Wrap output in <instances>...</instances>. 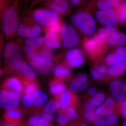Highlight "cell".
<instances>
[{
	"mask_svg": "<svg viewBox=\"0 0 126 126\" xmlns=\"http://www.w3.org/2000/svg\"><path fill=\"white\" fill-rule=\"evenodd\" d=\"M7 115L9 118L13 120L19 119L22 116L21 113L19 112L12 110H10L7 111Z\"/></svg>",
	"mask_w": 126,
	"mask_h": 126,
	"instance_id": "38",
	"label": "cell"
},
{
	"mask_svg": "<svg viewBox=\"0 0 126 126\" xmlns=\"http://www.w3.org/2000/svg\"><path fill=\"white\" fill-rule=\"evenodd\" d=\"M114 10L119 22L122 24H126V11L122 4Z\"/></svg>",
	"mask_w": 126,
	"mask_h": 126,
	"instance_id": "29",
	"label": "cell"
},
{
	"mask_svg": "<svg viewBox=\"0 0 126 126\" xmlns=\"http://www.w3.org/2000/svg\"><path fill=\"white\" fill-rule=\"evenodd\" d=\"M123 117L124 118V119L126 120V113H124L123 115H122Z\"/></svg>",
	"mask_w": 126,
	"mask_h": 126,
	"instance_id": "54",
	"label": "cell"
},
{
	"mask_svg": "<svg viewBox=\"0 0 126 126\" xmlns=\"http://www.w3.org/2000/svg\"><path fill=\"white\" fill-rule=\"evenodd\" d=\"M124 0H93L91 5L100 11L116 9Z\"/></svg>",
	"mask_w": 126,
	"mask_h": 126,
	"instance_id": "14",
	"label": "cell"
},
{
	"mask_svg": "<svg viewBox=\"0 0 126 126\" xmlns=\"http://www.w3.org/2000/svg\"><path fill=\"white\" fill-rule=\"evenodd\" d=\"M20 1L15 0L1 15V28L2 33L9 39L15 36L19 21Z\"/></svg>",
	"mask_w": 126,
	"mask_h": 126,
	"instance_id": "1",
	"label": "cell"
},
{
	"mask_svg": "<svg viewBox=\"0 0 126 126\" xmlns=\"http://www.w3.org/2000/svg\"><path fill=\"white\" fill-rule=\"evenodd\" d=\"M61 36L63 45L67 48H73L79 45L80 42L79 37L74 27L69 24H63L61 27Z\"/></svg>",
	"mask_w": 126,
	"mask_h": 126,
	"instance_id": "6",
	"label": "cell"
},
{
	"mask_svg": "<svg viewBox=\"0 0 126 126\" xmlns=\"http://www.w3.org/2000/svg\"><path fill=\"white\" fill-rule=\"evenodd\" d=\"M98 115L96 112V110L94 109L86 111V112L84 115V118L89 121H94L96 118H97Z\"/></svg>",
	"mask_w": 126,
	"mask_h": 126,
	"instance_id": "34",
	"label": "cell"
},
{
	"mask_svg": "<svg viewBox=\"0 0 126 126\" xmlns=\"http://www.w3.org/2000/svg\"><path fill=\"white\" fill-rule=\"evenodd\" d=\"M44 41V38L41 36L28 38L24 41L23 46L30 48L39 49L43 46Z\"/></svg>",
	"mask_w": 126,
	"mask_h": 126,
	"instance_id": "19",
	"label": "cell"
},
{
	"mask_svg": "<svg viewBox=\"0 0 126 126\" xmlns=\"http://www.w3.org/2000/svg\"><path fill=\"white\" fill-rule=\"evenodd\" d=\"M29 126H50V123L44 116L36 115L32 117L29 121Z\"/></svg>",
	"mask_w": 126,
	"mask_h": 126,
	"instance_id": "22",
	"label": "cell"
},
{
	"mask_svg": "<svg viewBox=\"0 0 126 126\" xmlns=\"http://www.w3.org/2000/svg\"><path fill=\"white\" fill-rule=\"evenodd\" d=\"M122 4L124 6L126 11V0H124L123 2H122Z\"/></svg>",
	"mask_w": 126,
	"mask_h": 126,
	"instance_id": "50",
	"label": "cell"
},
{
	"mask_svg": "<svg viewBox=\"0 0 126 126\" xmlns=\"http://www.w3.org/2000/svg\"><path fill=\"white\" fill-rule=\"evenodd\" d=\"M66 115L70 118L71 119H75L78 117L76 111L73 107H70L68 109Z\"/></svg>",
	"mask_w": 126,
	"mask_h": 126,
	"instance_id": "42",
	"label": "cell"
},
{
	"mask_svg": "<svg viewBox=\"0 0 126 126\" xmlns=\"http://www.w3.org/2000/svg\"><path fill=\"white\" fill-rule=\"evenodd\" d=\"M103 40L97 35L90 39H86L83 42V47L89 54L92 55L96 54L104 48Z\"/></svg>",
	"mask_w": 126,
	"mask_h": 126,
	"instance_id": "11",
	"label": "cell"
},
{
	"mask_svg": "<svg viewBox=\"0 0 126 126\" xmlns=\"http://www.w3.org/2000/svg\"></svg>",
	"mask_w": 126,
	"mask_h": 126,
	"instance_id": "56",
	"label": "cell"
},
{
	"mask_svg": "<svg viewBox=\"0 0 126 126\" xmlns=\"http://www.w3.org/2000/svg\"><path fill=\"white\" fill-rule=\"evenodd\" d=\"M48 0H31V4L30 7L31 8V7L34 6H35V5H37V4H38L40 2H42V1L46 2V1H47Z\"/></svg>",
	"mask_w": 126,
	"mask_h": 126,
	"instance_id": "46",
	"label": "cell"
},
{
	"mask_svg": "<svg viewBox=\"0 0 126 126\" xmlns=\"http://www.w3.org/2000/svg\"><path fill=\"white\" fill-rule=\"evenodd\" d=\"M70 0L72 5L74 6H77L80 4L82 0Z\"/></svg>",
	"mask_w": 126,
	"mask_h": 126,
	"instance_id": "48",
	"label": "cell"
},
{
	"mask_svg": "<svg viewBox=\"0 0 126 126\" xmlns=\"http://www.w3.org/2000/svg\"><path fill=\"white\" fill-rule=\"evenodd\" d=\"M97 35L99 39L102 40L105 39L109 37L107 32L106 31L105 28H103L99 29Z\"/></svg>",
	"mask_w": 126,
	"mask_h": 126,
	"instance_id": "40",
	"label": "cell"
},
{
	"mask_svg": "<svg viewBox=\"0 0 126 126\" xmlns=\"http://www.w3.org/2000/svg\"><path fill=\"white\" fill-rule=\"evenodd\" d=\"M65 88V85L63 83L56 84L50 87V91L53 94H57L63 91Z\"/></svg>",
	"mask_w": 126,
	"mask_h": 126,
	"instance_id": "35",
	"label": "cell"
},
{
	"mask_svg": "<svg viewBox=\"0 0 126 126\" xmlns=\"http://www.w3.org/2000/svg\"><path fill=\"white\" fill-rule=\"evenodd\" d=\"M22 102L24 106L27 107H31L35 106L33 94H26L23 98Z\"/></svg>",
	"mask_w": 126,
	"mask_h": 126,
	"instance_id": "33",
	"label": "cell"
},
{
	"mask_svg": "<svg viewBox=\"0 0 126 126\" xmlns=\"http://www.w3.org/2000/svg\"><path fill=\"white\" fill-rule=\"evenodd\" d=\"M59 14L50 9H40L29 12V16L36 24L46 29L59 22Z\"/></svg>",
	"mask_w": 126,
	"mask_h": 126,
	"instance_id": "3",
	"label": "cell"
},
{
	"mask_svg": "<svg viewBox=\"0 0 126 126\" xmlns=\"http://www.w3.org/2000/svg\"><path fill=\"white\" fill-rule=\"evenodd\" d=\"M104 28L108 33L109 38L112 36L113 35L117 33V30L114 26H106Z\"/></svg>",
	"mask_w": 126,
	"mask_h": 126,
	"instance_id": "41",
	"label": "cell"
},
{
	"mask_svg": "<svg viewBox=\"0 0 126 126\" xmlns=\"http://www.w3.org/2000/svg\"><path fill=\"white\" fill-rule=\"evenodd\" d=\"M122 126H126V120L123 122L122 124Z\"/></svg>",
	"mask_w": 126,
	"mask_h": 126,
	"instance_id": "53",
	"label": "cell"
},
{
	"mask_svg": "<svg viewBox=\"0 0 126 126\" xmlns=\"http://www.w3.org/2000/svg\"><path fill=\"white\" fill-rule=\"evenodd\" d=\"M96 89L94 88H91L87 90L88 94L91 95H94L97 93Z\"/></svg>",
	"mask_w": 126,
	"mask_h": 126,
	"instance_id": "47",
	"label": "cell"
},
{
	"mask_svg": "<svg viewBox=\"0 0 126 126\" xmlns=\"http://www.w3.org/2000/svg\"><path fill=\"white\" fill-rule=\"evenodd\" d=\"M54 74L56 77L64 78L70 76L71 74V72L69 69L65 67L60 66L55 69Z\"/></svg>",
	"mask_w": 126,
	"mask_h": 126,
	"instance_id": "30",
	"label": "cell"
},
{
	"mask_svg": "<svg viewBox=\"0 0 126 126\" xmlns=\"http://www.w3.org/2000/svg\"><path fill=\"white\" fill-rule=\"evenodd\" d=\"M2 126H14L12 124H8V123H5L2 125Z\"/></svg>",
	"mask_w": 126,
	"mask_h": 126,
	"instance_id": "52",
	"label": "cell"
},
{
	"mask_svg": "<svg viewBox=\"0 0 126 126\" xmlns=\"http://www.w3.org/2000/svg\"><path fill=\"white\" fill-rule=\"evenodd\" d=\"M61 27L60 22L59 21L53 25L46 28V31L58 34L61 31Z\"/></svg>",
	"mask_w": 126,
	"mask_h": 126,
	"instance_id": "39",
	"label": "cell"
},
{
	"mask_svg": "<svg viewBox=\"0 0 126 126\" xmlns=\"http://www.w3.org/2000/svg\"><path fill=\"white\" fill-rule=\"evenodd\" d=\"M72 24L82 34L90 35L97 28L95 20L89 11L80 10L75 12L71 16Z\"/></svg>",
	"mask_w": 126,
	"mask_h": 126,
	"instance_id": "2",
	"label": "cell"
},
{
	"mask_svg": "<svg viewBox=\"0 0 126 126\" xmlns=\"http://www.w3.org/2000/svg\"><path fill=\"white\" fill-rule=\"evenodd\" d=\"M21 47L23 48V50L25 52L26 56L28 59L32 60L38 56V49L30 48L24 46H22Z\"/></svg>",
	"mask_w": 126,
	"mask_h": 126,
	"instance_id": "31",
	"label": "cell"
},
{
	"mask_svg": "<svg viewBox=\"0 0 126 126\" xmlns=\"http://www.w3.org/2000/svg\"><path fill=\"white\" fill-rule=\"evenodd\" d=\"M98 115L101 116H108L114 113L113 107L104 102L96 110Z\"/></svg>",
	"mask_w": 126,
	"mask_h": 126,
	"instance_id": "27",
	"label": "cell"
},
{
	"mask_svg": "<svg viewBox=\"0 0 126 126\" xmlns=\"http://www.w3.org/2000/svg\"><path fill=\"white\" fill-rule=\"evenodd\" d=\"M79 126H89V125H88L87 124L84 123H81L79 124Z\"/></svg>",
	"mask_w": 126,
	"mask_h": 126,
	"instance_id": "51",
	"label": "cell"
},
{
	"mask_svg": "<svg viewBox=\"0 0 126 126\" xmlns=\"http://www.w3.org/2000/svg\"><path fill=\"white\" fill-rule=\"evenodd\" d=\"M30 65L35 72L40 74H49L55 69V64L50 59L37 57L31 60Z\"/></svg>",
	"mask_w": 126,
	"mask_h": 126,
	"instance_id": "7",
	"label": "cell"
},
{
	"mask_svg": "<svg viewBox=\"0 0 126 126\" xmlns=\"http://www.w3.org/2000/svg\"><path fill=\"white\" fill-rule=\"evenodd\" d=\"M113 54L118 64L126 62V47L123 46L118 47Z\"/></svg>",
	"mask_w": 126,
	"mask_h": 126,
	"instance_id": "26",
	"label": "cell"
},
{
	"mask_svg": "<svg viewBox=\"0 0 126 126\" xmlns=\"http://www.w3.org/2000/svg\"><path fill=\"white\" fill-rule=\"evenodd\" d=\"M60 107L57 101L51 100L47 103L43 109L44 116L48 121H52L55 118L54 112Z\"/></svg>",
	"mask_w": 126,
	"mask_h": 126,
	"instance_id": "16",
	"label": "cell"
},
{
	"mask_svg": "<svg viewBox=\"0 0 126 126\" xmlns=\"http://www.w3.org/2000/svg\"><path fill=\"white\" fill-rule=\"evenodd\" d=\"M35 106H41L45 103L48 99V96L43 91L37 90L35 91L33 94Z\"/></svg>",
	"mask_w": 126,
	"mask_h": 126,
	"instance_id": "24",
	"label": "cell"
},
{
	"mask_svg": "<svg viewBox=\"0 0 126 126\" xmlns=\"http://www.w3.org/2000/svg\"><path fill=\"white\" fill-rule=\"evenodd\" d=\"M24 1L25 2V10L29 2L31 1V0H24Z\"/></svg>",
	"mask_w": 126,
	"mask_h": 126,
	"instance_id": "49",
	"label": "cell"
},
{
	"mask_svg": "<svg viewBox=\"0 0 126 126\" xmlns=\"http://www.w3.org/2000/svg\"><path fill=\"white\" fill-rule=\"evenodd\" d=\"M4 54L9 69L16 70L23 61L21 49L19 46L14 41L7 42L4 47Z\"/></svg>",
	"mask_w": 126,
	"mask_h": 126,
	"instance_id": "4",
	"label": "cell"
},
{
	"mask_svg": "<svg viewBox=\"0 0 126 126\" xmlns=\"http://www.w3.org/2000/svg\"><path fill=\"white\" fill-rule=\"evenodd\" d=\"M13 0V1H14V0ZM19 0V1H21V0H23L24 1V0Z\"/></svg>",
	"mask_w": 126,
	"mask_h": 126,
	"instance_id": "55",
	"label": "cell"
},
{
	"mask_svg": "<svg viewBox=\"0 0 126 126\" xmlns=\"http://www.w3.org/2000/svg\"><path fill=\"white\" fill-rule=\"evenodd\" d=\"M45 6L46 9H50L57 12L59 14H64L68 13L69 10L64 7L63 6L52 0H48L45 2Z\"/></svg>",
	"mask_w": 126,
	"mask_h": 126,
	"instance_id": "23",
	"label": "cell"
},
{
	"mask_svg": "<svg viewBox=\"0 0 126 126\" xmlns=\"http://www.w3.org/2000/svg\"><path fill=\"white\" fill-rule=\"evenodd\" d=\"M16 71L29 81H34L36 79V75L34 70L31 66L25 61H23Z\"/></svg>",
	"mask_w": 126,
	"mask_h": 126,
	"instance_id": "15",
	"label": "cell"
},
{
	"mask_svg": "<svg viewBox=\"0 0 126 126\" xmlns=\"http://www.w3.org/2000/svg\"><path fill=\"white\" fill-rule=\"evenodd\" d=\"M87 75L84 73L79 75L72 81L69 86L70 90L74 92H82L86 89L88 86Z\"/></svg>",
	"mask_w": 126,
	"mask_h": 126,
	"instance_id": "13",
	"label": "cell"
},
{
	"mask_svg": "<svg viewBox=\"0 0 126 126\" xmlns=\"http://www.w3.org/2000/svg\"><path fill=\"white\" fill-rule=\"evenodd\" d=\"M111 93L116 101H122L124 100L126 92V83L121 79H116L110 83Z\"/></svg>",
	"mask_w": 126,
	"mask_h": 126,
	"instance_id": "12",
	"label": "cell"
},
{
	"mask_svg": "<svg viewBox=\"0 0 126 126\" xmlns=\"http://www.w3.org/2000/svg\"><path fill=\"white\" fill-rule=\"evenodd\" d=\"M23 23L19 24L16 34L22 38H28L39 36L42 32L40 26L36 24L28 15Z\"/></svg>",
	"mask_w": 126,
	"mask_h": 126,
	"instance_id": "5",
	"label": "cell"
},
{
	"mask_svg": "<svg viewBox=\"0 0 126 126\" xmlns=\"http://www.w3.org/2000/svg\"><path fill=\"white\" fill-rule=\"evenodd\" d=\"M6 86L13 92L19 93L22 91V86L21 82L16 77H13L8 79L6 82Z\"/></svg>",
	"mask_w": 126,
	"mask_h": 126,
	"instance_id": "25",
	"label": "cell"
},
{
	"mask_svg": "<svg viewBox=\"0 0 126 126\" xmlns=\"http://www.w3.org/2000/svg\"><path fill=\"white\" fill-rule=\"evenodd\" d=\"M106 96L102 92L97 93L94 95L89 101V104L93 107H97L101 105L105 100Z\"/></svg>",
	"mask_w": 126,
	"mask_h": 126,
	"instance_id": "28",
	"label": "cell"
},
{
	"mask_svg": "<svg viewBox=\"0 0 126 126\" xmlns=\"http://www.w3.org/2000/svg\"><path fill=\"white\" fill-rule=\"evenodd\" d=\"M97 20L102 24L115 26L118 24V18L114 9L98 11L95 13Z\"/></svg>",
	"mask_w": 126,
	"mask_h": 126,
	"instance_id": "9",
	"label": "cell"
},
{
	"mask_svg": "<svg viewBox=\"0 0 126 126\" xmlns=\"http://www.w3.org/2000/svg\"><path fill=\"white\" fill-rule=\"evenodd\" d=\"M107 69L105 65L96 66L92 69L90 72L91 77L94 80L102 78L107 73Z\"/></svg>",
	"mask_w": 126,
	"mask_h": 126,
	"instance_id": "21",
	"label": "cell"
},
{
	"mask_svg": "<svg viewBox=\"0 0 126 126\" xmlns=\"http://www.w3.org/2000/svg\"><path fill=\"white\" fill-rule=\"evenodd\" d=\"M70 99V94L68 91H65L61 95L60 107L64 109L67 108L69 104Z\"/></svg>",
	"mask_w": 126,
	"mask_h": 126,
	"instance_id": "32",
	"label": "cell"
},
{
	"mask_svg": "<svg viewBox=\"0 0 126 126\" xmlns=\"http://www.w3.org/2000/svg\"><path fill=\"white\" fill-rule=\"evenodd\" d=\"M65 59L69 66L73 68L81 67L85 61L83 53L78 48H74L68 51L65 54Z\"/></svg>",
	"mask_w": 126,
	"mask_h": 126,
	"instance_id": "10",
	"label": "cell"
},
{
	"mask_svg": "<svg viewBox=\"0 0 126 126\" xmlns=\"http://www.w3.org/2000/svg\"><path fill=\"white\" fill-rule=\"evenodd\" d=\"M106 121L107 125L108 126H116L118 122L117 116L113 114L109 115L106 118Z\"/></svg>",
	"mask_w": 126,
	"mask_h": 126,
	"instance_id": "37",
	"label": "cell"
},
{
	"mask_svg": "<svg viewBox=\"0 0 126 126\" xmlns=\"http://www.w3.org/2000/svg\"><path fill=\"white\" fill-rule=\"evenodd\" d=\"M94 126H107L106 120L100 118H97L94 121Z\"/></svg>",
	"mask_w": 126,
	"mask_h": 126,
	"instance_id": "43",
	"label": "cell"
},
{
	"mask_svg": "<svg viewBox=\"0 0 126 126\" xmlns=\"http://www.w3.org/2000/svg\"><path fill=\"white\" fill-rule=\"evenodd\" d=\"M121 113L122 115L126 113V99L123 100L121 103Z\"/></svg>",
	"mask_w": 126,
	"mask_h": 126,
	"instance_id": "45",
	"label": "cell"
},
{
	"mask_svg": "<svg viewBox=\"0 0 126 126\" xmlns=\"http://www.w3.org/2000/svg\"><path fill=\"white\" fill-rule=\"evenodd\" d=\"M45 43L49 48L58 49L61 47L58 34L46 31L44 37Z\"/></svg>",
	"mask_w": 126,
	"mask_h": 126,
	"instance_id": "17",
	"label": "cell"
},
{
	"mask_svg": "<svg viewBox=\"0 0 126 126\" xmlns=\"http://www.w3.org/2000/svg\"><path fill=\"white\" fill-rule=\"evenodd\" d=\"M21 101L18 93L1 90L0 92V106L5 109H13L18 107Z\"/></svg>",
	"mask_w": 126,
	"mask_h": 126,
	"instance_id": "8",
	"label": "cell"
},
{
	"mask_svg": "<svg viewBox=\"0 0 126 126\" xmlns=\"http://www.w3.org/2000/svg\"><path fill=\"white\" fill-rule=\"evenodd\" d=\"M126 71V62L112 66L108 70L110 76L117 77L121 76Z\"/></svg>",
	"mask_w": 126,
	"mask_h": 126,
	"instance_id": "20",
	"label": "cell"
},
{
	"mask_svg": "<svg viewBox=\"0 0 126 126\" xmlns=\"http://www.w3.org/2000/svg\"><path fill=\"white\" fill-rule=\"evenodd\" d=\"M35 84L33 83H30L26 85L25 88V92L26 94H32L35 90Z\"/></svg>",
	"mask_w": 126,
	"mask_h": 126,
	"instance_id": "44",
	"label": "cell"
},
{
	"mask_svg": "<svg viewBox=\"0 0 126 126\" xmlns=\"http://www.w3.org/2000/svg\"><path fill=\"white\" fill-rule=\"evenodd\" d=\"M72 119L67 115H64L62 113L58 115L56 118V121L61 126L65 125L68 122L70 121Z\"/></svg>",
	"mask_w": 126,
	"mask_h": 126,
	"instance_id": "36",
	"label": "cell"
},
{
	"mask_svg": "<svg viewBox=\"0 0 126 126\" xmlns=\"http://www.w3.org/2000/svg\"><path fill=\"white\" fill-rule=\"evenodd\" d=\"M107 42L113 46L126 45V34L122 32L116 33L109 38Z\"/></svg>",
	"mask_w": 126,
	"mask_h": 126,
	"instance_id": "18",
	"label": "cell"
}]
</instances>
